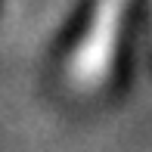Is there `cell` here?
I'll return each mask as SVG.
<instances>
[{"instance_id":"1","label":"cell","mask_w":152,"mask_h":152,"mask_svg":"<svg viewBox=\"0 0 152 152\" xmlns=\"http://www.w3.org/2000/svg\"><path fill=\"white\" fill-rule=\"evenodd\" d=\"M130 0H96V10L90 16L84 37L78 40L72 59H68V81L75 90L90 93L99 90L109 81L115 65V53H118V37L124 25V12H127Z\"/></svg>"}]
</instances>
